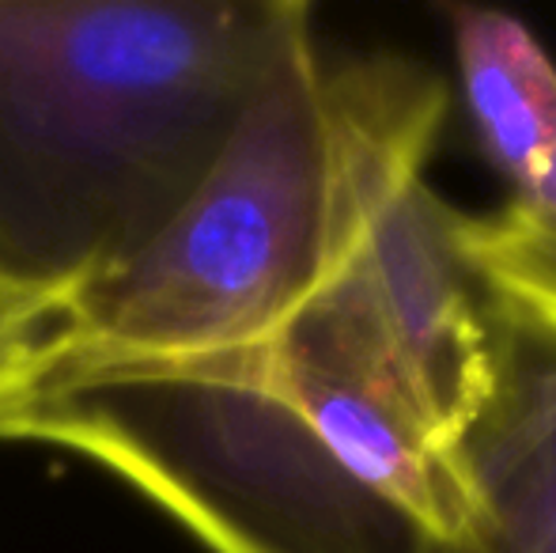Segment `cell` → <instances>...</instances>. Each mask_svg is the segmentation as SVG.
<instances>
[{"mask_svg": "<svg viewBox=\"0 0 556 553\" xmlns=\"http://www.w3.org/2000/svg\"><path fill=\"white\" fill-rule=\"evenodd\" d=\"M208 553H462L477 497L359 315L323 292L277 341L186 364H68L0 402Z\"/></svg>", "mask_w": 556, "mask_h": 553, "instance_id": "1", "label": "cell"}, {"mask_svg": "<svg viewBox=\"0 0 556 553\" xmlns=\"http://www.w3.org/2000/svg\"><path fill=\"white\" fill-rule=\"evenodd\" d=\"M446 103L440 76L402 53L330 65L307 20L182 209L68 296L50 368L186 364L277 341L352 266L382 205L425 178Z\"/></svg>", "mask_w": 556, "mask_h": 553, "instance_id": "2", "label": "cell"}, {"mask_svg": "<svg viewBox=\"0 0 556 553\" xmlns=\"http://www.w3.org/2000/svg\"><path fill=\"white\" fill-rule=\"evenodd\" d=\"M300 0H0V285L129 262L231 137Z\"/></svg>", "mask_w": 556, "mask_h": 553, "instance_id": "3", "label": "cell"}, {"mask_svg": "<svg viewBox=\"0 0 556 553\" xmlns=\"http://www.w3.org/2000/svg\"><path fill=\"white\" fill-rule=\"evenodd\" d=\"M451 209L425 178L382 205L330 288L356 307L425 428L458 451L496 387V311L462 259Z\"/></svg>", "mask_w": 556, "mask_h": 553, "instance_id": "4", "label": "cell"}, {"mask_svg": "<svg viewBox=\"0 0 556 553\" xmlns=\"http://www.w3.org/2000/svg\"><path fill=\"white\" fill-rule=\"evenodd\" d=\"M458 463L477 497L462 553H556V338L496 311V387Z\"/></svg>", "mask_w": 556, "mask_h": 553, "instance_id": "5", "label": "cell"}, {"mask_svg": "<svg viewBox=\"0 0 556 553\" xmlns=\"http://www.w3.org/2000/svg\"><path fill=\"white\" fill-rule=\"evenodd\" d=\"M454 58L481 148L511 183V205L556 221V61L522 20L451 8Z\"/></svg>", "mask_w": 556, "mask_h": 553, "instance_id": "6", "label": "cell"}, {"mask_svg": "<svg viewBox=\"0 0 556 553\" xmlns=\"http://www.w3.org/2000/svg\"><path fill=\"white\" fill-rule=\"evenodd\" d=\"M454 239L500 315L556 338V221L507 205L454 216Z\"/></svg>", "mask_w": 556, "mask_h": 553, "instance_id": "7", "label": "cell"}, {"mask_svg": "<svg viewBox=\"0 0 556 553\" xmlns=\"http://www.w3.org/2000/svg\"><path fill=\"white\" fill-rule=\"evenodd\" d=\"M68 300L0 285V402L50 368V341Z\"/></svg>", "mask_w": 556, "mask_h": 553, "instance_id": "8", "label": "cell"}]
</instances>
